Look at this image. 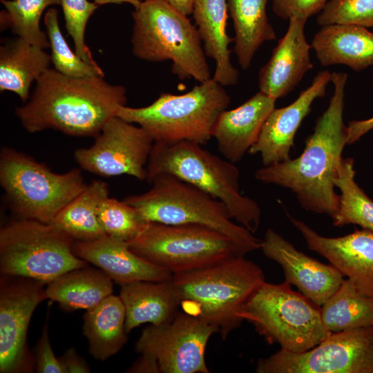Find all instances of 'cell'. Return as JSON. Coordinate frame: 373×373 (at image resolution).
Masks as SVG:
<instances>
[{"label": "cell", "instance_id": "6da1fadb", "mask_svg": "<svg viewBox=\"0 0 373 373\" xmlns=\"http://www.w3.org/2000/svg\"><path fill=\"white\" fill-rule=\"evenodd\" d=\"M347 79L345 73H331L334 94L317 119L302 154L294 160L264 166L254 175L260 182L291 190L304 209L330 217L338 209L340 195L334 191V179L347 144V126L343 122Z\"/></svg>", "mask_w": 373, "mask_h": 373}, {"label": "cell", "instance_id": "7a4b0ae2", "mask_svg": "<svg viewBox=\"0 0 373 373\" xmlns=\"http://www.w3.org/2000/svg\"><path fill=\"white\" fill-rule=\"evenodd\" d=\"M103 77H73L48 68L36 81L30 100L15 114L30 133L52 128L95 137L127 100L124 86Z\"/></svg>", "mask_w": 373, "mask_h": 373}, {"label": "cell", "instance_id": "3957f363", "mask_svg": "<svg viewBox=\"0 0 373 373\" xmlns=\"http://www.w3.org/2000/svg\"><path fill=\"white\" fill-rule=\"evenodd\" d=\"M264 281L262 269L244 256L171 278L182 312L216 327L223 340L241 325L238 313Z\"/></svg>", "mask_w": 373, "mask_h": 373}, {"label": "cell", "instance_id": "277c9868", "mask_svg": "<svg viewBox=\"0 0 373 373\" xmlns=\"http://www.w3.org/2000/svg\"><path fill=\"white\" fill-rule=\"evenodd\" d=\"M189 142H154L146 166V181L159 174L174 175L222 202L240 225L254 233L261 210L239 190L240 171L234 163Z\"/></svg>", "mask_w": 373, "mask_h": 373}, {"label": "cell", "instance_id": "5b68a950", "mask_svg": "<svg viewBox=\"0 0 373 373\" xmlns=\"http://www.w3.org/2000/svg\"><path fill=\"white\" fill-rule=\"evenodd\" d=\"M149 183L151 187L147 191L123 200L147 221L207 227L230 239L242 256L260 249L262 240L234 223L226 205L205 191L166 173L156 175Z\"/></svg>", "mask_w": 373, "mask_h": 373}, {"label": "cell", "instance_id": "8992f818", "mask_svg": "<svg viewBox=\"0 0 373 373\" xmlns=\"http://www.w3.org/2000/svg\"><path fill=\"white\" fill-rule=\"evenodd\" d=\"M132 52L147 61H172L171 71L180 79H209L202 40L187 16L160 0H144L132 12Z\"/></svg>", "mask_w": 373, "mask_h": 373}, {"label": "cell", "instance_id": "52a82bcc", "mask_svg": "<svg viewBox=\"0 0 373 373\" xmlns=\"http://www.w3.org/2000/svg\"><path fill=\"white\" fill-rule=\"evenodd\" d=\"M231 97L213 77L182 95L162 93L150 105L123 106L117 116L142 127L154 142L189 141L206 144Z\"/></svg>", "mask_w": 373, "mask_h": 373}, {"label": "cell", "instance_id": "ba28073f", "mask_svg": "<svg viewBox=\"0 0 373 373\" xmlns=\"http://www.w3.org/2000/svg\"><path fill=\"white\" fill-rule=\"evenodd\" d=\"M251 323L269 344L302 352L320 343L331 332L323 323L321 307L287 282L278 285L262 282L238 313Z\"/></svg>", "mask_w": 373, "mask_h": 373}, {"label": "cell", "instance_id": "9c48e42d", "mask_svg": "<svg viewBox=\"0 0 373 373\" xmlns=\"http://www.w3.org/2000/svg\"><path fill=\"white\" fill-rule=\"evenodd\" d=\"M0 184L19 218L50 223L87 184L78 169L57 173L24 153L3 147Z\"/></svg>", "mask_w": 373, "mask_h": 373}, {"label": "cell", "instance_id": "30bf717a", "mask_svg": "<svg viewBox=\"0 0 373 373\" xmlns=\"http://www.w3.org/2000/svg\"><path fill=\"white\" fill-rule=\"evenodd\" d=\"M74 239L55 225L19 218L0 230V271L48 284L88 262L73 251Z\"/></svg>", "mask_w": 373, "mask_h": 373}, {"label": "cell", "instance_id": "8fae6325", "mask_svg": "<svg viewBox=\"0 0 373 373\" xmlns=\"http://www.w3.org/2000/svg\"><path fill=\"white\" fill-rule=\"evenodd\" d=\"M126 242L135 254L173 274L242 256L227 237L198 224L149 222L137 237Z\"/></svg>", "mask_w": 373, "mask_h": 373}, {"label": "cell", "instance_id": "7c38bea8", "mask_svg": "<svg viewBox=\"0 0 373 373\" xmlns=\"http://www.w3.org/2000/svg\"><path fill=\"white\" fill-rule=\"evenodd\" d=\"M257 373H373V326L331 333L302 352L280 349L260 358Z\"/></svg>", "mask_w": 373, "mask_h": 373}, {"label": "cell", "instance_id": "4fadbf2b", "mask_svg": "<svg viewBox=\"0 0 373 373\" xmlns=\"http://www.w3.org/2000/svg\"><path fill=\"white\" fill-rule=\"evenodd\" d=\"M46 283L27 277L0 276V372L35 370L34 356L27 344V332L37 305L47 299Z\"/></svg>", "mask_w": 373, "mask_h": 373}, {"label": "cell", "instance_id": "5bb4252c", "mask_svg": "<svg viewBox=\"0 0 373 373\" xmlns=\"http://www.w3.org/2000/svg\"><path fill=\"white\" fill-rule=\"evenodd\" d=\"M215 332L205 321L178 312L169 322L145 327L135 350L154 356L161 373H209L204 353Z\"/></svg>", "mask_w": 373, "mask_h": 373}, {"label": "cell", "instance_id": "9a60e30c", "mask_svg": "<svg viewBox=\"0 0 373 373\" xmlns=\"http://www.w3.org/2000/svg\"><path fill=\"white\" fill-rule=\"evenodd\" d=\"M153 144L142 127L114 116L90 146L75 151L74 158L82 169L102 177L128 175L144 181Z\"/></svg>", "mask_w": 373, "mask_h": 373}, {"label": "cell", "instance_id": "2e32d148", "mask_svg": "<svg viewBox=\"0 0 373 373\" xmlns=\"http://www.w3.org/2000/svg\"><path fill=\"white\" fill-rule=\"evenodd\" d=\"M289 218L310 250L325 258L347 276L359 293L373 298V231L363 229L329 238L319 235L304 222Z\"/></svg>", "mask_w": 373, "mask_h": 373}, {"label": "cell", "instance_id": "e0dca14e", "mask_svg": "<svg viewBox=\"0 0 373 373\" xmlns=\"http://www.w3.org/2000/svg\"><path fill=\"white\" fill-rule=\"evenodd\" d=\"M260 249L282 267L285 279L305 296L321 307L339 288L343 274L332 265L323 264L297 250L274 229H267Z\"/></svg>", "mask_w": 373, "mask_h": 373}, {"label": "cell", "instance_id": "ac0fdd59", "mask_svg": "<svg viewBox=\"0 0 373 373\" xmlns=\"http://www.w3.org/2000/svg\"><path fill=\"white\" fill-rule=\"evenodd\" d=\"M329 82L331 73L328 70L320 71L294 102L285 107L274 108L248 153L260 154L264 166L290 159L289 151L298 128L309 113L313 102L325 95Z\"/></svg>", "mask_w": 373, "mask_h": 373}, {"label": "cell", "instance_id": "d6986e66", "mask_svg": "<svg viewBox=\"0 0 373 373\" xmlns=\"http://www.w3.org/2000/svg\"><path fill=\"white\" fill-rule=\"evenodd\" d=\"M285 35L258 73L259 90L277 99L287 95L311 70L312 46L305 35L306 19L292 17Z\"/></svg>", "mask_w": 373, "mask_h": 373}, {"label": "cell", "instance_id": "ffe728a7", "mask_svg": "<svg viewBox=\"0 0 373 373\" xmlns=\"http://www.w3.org/2000/svg\"><path fill=\"white\" fill-rule=\"evenodd\" d=\"M73 251L120 285L140 280L164 281L173 276L166 269L135 254L126 241L107 235L94 240H74Z\"/></svg>", "mask_w": 373, "mask_h": 373}, {"label": "cell", "instance_id": "44dd1931", "mask_svg": "<svg viewBox=\"0 0 373 373\" xmlns=\"http://www.w3.org/2000/svg\"><path fill=\"white\" fill-rule=\"evenodd\" d=\"M276 100L259 90L238 107L221 113L212 137L226 160L236 163L242 159L257 141Z\"/></svg>", "mask_w": 373, "mask_h": 373}, {"label": "cell", "instance_id": "7402d4cb", "mask_svg": "<svg viewBox=\"0 0 373 373\" xmlns=\"http://www.w3.org/2000/svg\"><path fill=\"white\" fill-rule=\"evenodd\" d=\"M323 66L345 65L360 71L373 66V32L352 24L322 26L311 44Z\"/></svg>", "mask_w": 373, "mask_h": 373}, {"label": "cell", "instance_id": "603a6c76", "mask_svg": "<svg viewBox=\"0 0 373 373\" xmlns=\"http://www.w3.org/2000/svg\"><path fill=\"white\" fill-rule=\"evenodd\" d=\"M227 0H194L192 15L205 55L216 64L213 78L223 86H235L239 72L231 61L227 32Z\"/></svg>", "mask_w": 373, "mask_h": 373}, {"label": "cell", "instance_id": "cb8c5ba5", "mask_svg": "<svg viewBox=\"0 0 373 373\" xmlns=\"http://www.w3.org/2000/svg\"><path fill=\"white\" fill-rule=\"evenodd\" d=\"M119 297L125 309L127 334L143 323L159 325L169 322L180 307L171 279L160 282L140 280L122 285Z\"/></svg>", "mask_w": 373, "mask_h": 373}, {"label": "cell", "instance_id": "d4e9b609", "mask_svg": "<svg viewBox=\"0 0 373 373\" xmlns=\"http://www.w3.org/2000/svg\"><path fill=\"white\" fill-rule=\"evenodd\" d=\"M50 55L43 48L18 37L0 47V90L16 93L23 102L34 81L49 68Z\"/></svg>", "mask_w": 373, "mask_h": 373}, {"label": "cell", "instance_id": "484cf974", "mask_svg": "<svg viewBox=\"0 0 373 373\" xmlns=\"http://www.w3.org/2000/svg\"><path fill=\"white\" fill-rule=\"evenodd\" d=\"M125 309L119 297L113 294L84 316L83 333L88 342L90 354L106 361L117 354L127 341Z\"/></svg>", "mask_w": 373, "mask_h": 373}, {"label": "cell", "instance_id": "4316f807", "mask_svg": "<svg viewBox=\"0 0 373 373\" xmlns=\"http://www.w3.org/2000/svg\"><path fill=\"white\" fill-rule=\"evenodd\" d=\"M113 290V280L101 269L88 266L69 271L46 287L47 299L67 311L90 309Z\"/></svg>", "mask_w": 373, "mask_h": 373}, {"label": "cell", "instance_id": "83f0119b", "mask_svg": "<svg viewBox=\"0 0 373 373\" xmlns=\"http://www.w3.org/2000/svg\"><path fill=\"white\" fill-rule=\"evenodd\" d=\"M268 0H227L234 29V53L240 67L246 70L260 47L276 38L269 21Z\"/></svg>", "mask_w": 373, "mask_h": 373}, {"label": "cell", "instance_id": "f1b7e54d", "mask_svg": "<svg viewBox=\"0 0 373 373\" xmlns=\"http://www.w3.org/2000/svg\"><path fill=\"white\" fill-rule=\"evenodd\" d=\"M106 182L94 180L73 199L50 223L70 236L75 240L99 239L106 233L99 221L100 204L108 197Z\"/></svg>", "mask_w": 373, "mask_h": 373}, {"label": "cell", "instance_id": "f546056e", "mask_svg": "<svg viewBox=\"0 0 373 373\" xmlns=\"http://www.w3.org/2000/svg\"><path fill=\"white\" fill-rule=\"evenodd\" d=\"M325 329L331 332L373 326V298L359 293L349 279L321 307Z\"/></svg>", "mask_w": 373, "mask_h": 373}, {"label": "cell", "instance_id": "4dcf8cb0", "mask_svg": "<svg viewBox=\"0 0 373 373\" xmlns=\"http://www.w3.org/2000/svg\"><path fill=\"white\" fill-rule=\"evenodd\" d=\"M354 160L341 159L336 177L335 186L341 191L338 209L332 217L335 227L355 224L373 231V201L356 183Z\"/></svg>", "mask_w": 373, "mask_h": 373}, {"label": "cell", "instance_id": "1f68e13d", "mask_svg": "<svg viewBox=\"0 0 373 373\" xmlns=\"http://www.w3.org/2000/svg\"><path fill=\"white\" fill-rule=\"evenodd\" d=\"M5 9L0 14L1 30L10 28L18 37L43 49L50 48L46 33L39 27L41 17L50 6L61 0H0Z\"/></svg>", "mask_w": 373, "mask_h": 373}, {"label": "cell", "instance_id": "d6a6232c", "mask_svg": "<svg viewBox=\"0 0 373 373\" xmlns=\"http://www.w3.org/2000/svg\"><path fill=\"white\" fill-rule=\"evenodd\" d=\"M44 24L51 48V61L56 70L73 77L104 76L98 65L86 63L70 49L61 34L57 9H48L44 15Z\"/></svg>", "mask_w": 373, "mask_h": 373}, {"label": "cell", "instance_id": "836d02e7", "mask_svg": "<svg viewBox=\"0 0 373 373\" xmlns=\"http://www.w3.org/2000/svg\"><path fill=\"white\" fill-rule=\"evenodd\" d=\"M97 216L106 235L126 242L137 237L149 223L135 207L109 196L100 204Z\"/></svg>", "mask_w": 373, "mask_h": 373}, {"label": "cell", "instance_id": "e575fe53", "mask_svg": "<svg viewBox=\"0 0 373 373\" xmlns=\"http://www.w3.org/2000/svg\"><path fill=\"white\" fill-rule=\"evenodd\" d=\"M316 21L321 26L352 24L373 28V0H329Z\"/></svg>", "mask_w": 373, "mask_h": 373}, {"label": "cell", "instance_id": "d590c367", "mask_svg": "<svg viewBox=\"0 0 373 373\" xmlns=\"http://www.w3.org/2000/svg\"><path fill=\"white\" fill-rule=\"evenodd\" d=\"M61 6L67 32L73 40L75 52L86 63L97 66L86 44L84 35L88 21L99 6L88 0H61Z\"/></svg>", "mask_w": 373, "mask_h": 373}, {"label": "cell", "instance_id": "8d00e7d4", "mask_svg": "<svg viewBox=\"0 0 373 373\" xmlns=\"http://www.w3.org/2000/svg\"><path fill=\"white\" fill-rule=\"evenodd\" d=\"M329 0H271L274 13L283 19L298 17L307 20L321 12Z\"/></svg>", "mask_w": 373, "mask_h": 373}, {"label": "cell", "instance_id": "74e56055", "mask_svg": "<svg viewBox=\"0 0 373 373\" xmlns=\"http://www.w3.org/2000/svg\"><path fill=\"white\" fill-rule=\"evenodd\" d=\"M35 370L37 373H66L59 358L51 347L48 336V321L43 327L34 354Z\"/></svg>", "mask_w": 373, "mask_h": 373}, {"label": "cell", "instance_id": "f35d334b", "mask_svg": "<svg viewBox=\"0 0 373 373\" xmlns=\"http://www.w3.org/2000/svg\"><path fill=\"white\" fill-rule=\"evenodd\" d=\"M66 373H88L90 368L86 361L71 347L59 358Z\"/></svg>", "mask_w": 373, "mask_h": 373}, {"label": "cell", "instance_id": "ab89813d", "mask_svg": "<svg viewBox=\"0 0 373 373\" xmlns=\"http://www.w3.org/2000/svg\"><path fill=\"white\" fill-rule=\"evenodd\" d=\"M347 144L358 141L363 135L373 129V117L363 120H352L348 123Z\"/></svg>", "mask_w": 373, "mask_h": 373}, {"label": "cell", "instance_id": "60d3db41", "mask_svg": "<svg viewBox=\"0 0 373 373\" xmlns=\"http://www.w3.org/2000/svg\"><path fill=\"white\" fill-rule=\"evenodd\" d=\"M140 358L128 369L131 373H160L157 359L149 354H140Z\"/></svg>", "mask_w": 373, "mask_h": 373}, {"label": "cell", "instance_id": "b9f144b4", "mask_svg": "<svg viewBox=\"0 0 373 373\" xmlns=\"http://www.w3.org/2000/svg\"><path fill=\"white\" fill-rule=\"evenodd\" d=\"M144 1V0H142ZM166 2L186 16L192 14L194 0H160Z\"/></svg>", "mask_w": 373, "mask_h": 373}, {"label": "cell", "instance_id": "7bdbcfd3", "mask_svg": "<svg viewBox=\"0 0 373 373\" xmlns=\"http://www.w3.org/2000/svg\"><path fill=\"white\" fill-rule=\"evenodd\" d=\"M142 1V0H93V2L98 6L109 3L120 4L126 3L132 5L134 8H137Z\"/></svg>", "mask_w": 373, "mask_h": 373}]
</instances>
